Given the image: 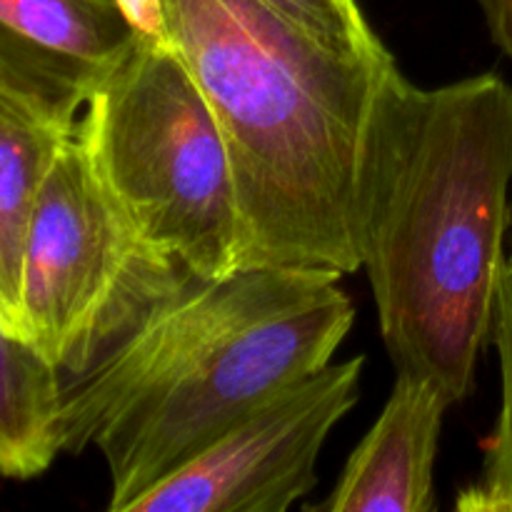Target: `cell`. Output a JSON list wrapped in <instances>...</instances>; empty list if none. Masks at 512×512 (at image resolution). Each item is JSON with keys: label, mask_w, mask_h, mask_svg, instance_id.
I'll list each match as a JSON object with an SVG mask.
<instances>
[{"label": "cell", "mask_w": 512, "mask_h": 512, "mask_svg": "<svg viewBox=\"0 0 512 512\" xmlns=\"http://www.w3.org/2000/svg\"><path fill=\"white\" fill-rule=\"evenodd\" d=\"M500 360V410L483 443V465L455 498L463 512H512V265H505L495 298L493 333Z\"/></svg>", "instance_id": "cell-11"}, {"label": "cell", "mask_w": 512, "mask_h": 512, "mask_svg": "<svg viewBox=\"0 0 512 512\" xmlns=\"http://www.w3.org/2000/svg\"><path fill=\"white\" fill-rule=\"evenodd\" d=\"M140 38L165 40V0H113Z\"/></svg>", "instance_id": "cell-13"}, {"label": "cell", "mask_w": 512, "mask_h": 512, "mask_svg": "<svg viewBox=\"0 0 512 512\" xmlns=\"http://www.w3.org/2000/svg\"><path fill=\"white\" fill-rule=\"evenodd\" d=\"M510 233H512V198H510ZM508 265H512V245H510V253H508Z\"/></svg>", "instance_id": "cell-15"}, {"label": "cell", "mask_w": 512, "mask_h": 512, "mask_svg": "<svg viewBox=\"0 0 512 512\" xmlns=\"http://www.w3.org/2000/svg\"><path fill=\"white\" fill-rule=\"evenodd\" d=\"M353 323L340 278L318 270L188 280L90 368L63 378V453L98 450L108 510L128 512L243 415L333 363Z\"/></svg>", "instance_id": "cell-2"}, {"label": "cell", "mask_w": 512, "mask_h": 512, "mask_svg": "<svg viewBox=\"0 0 512 512\" xmlns=\"http://www.w3.org/2000/svg\"><path fill=\"white\" fill-rule=\"evenodd\" d=\"M165 40L228 148L240 268L358 273V178L383 70L335 50L265 0H165Z\"/></svg>", "instance_id": "cell-3"}, {"label": "cell", "mask_w": 512, "mask_h": 512, "mask_svg": "<svg viewBox=\"0 0 512 512\" xmlns=\"http://www.w3.org/2000/svg\"><path fill=\"white\" fill-rule=\"evenodd\" d=\"M63 375L30 340L0 323V475L30 480L63 453Z\"/></svg>", "instance_id": "cell-9"}, {"label": "cell", "mask_w": 512, "mask_h": 512, "mask_svg": "<svg viewBox=\"0 0 512 512\" xmlns=\"http://www.w3.org/2000/svg\"><path fill=\"white\" fill-rule=\"evenodd\" d=\"M475 3L483 10L493 43L503 50V55L512 58V0H475Z\"/></svg>", "instance_id": "cell-14"}, {"label": "cell", "mask_w": 512, "mask_h": 512, "mask_svg": "<svg viewBox=\"0 0 512 512\" xmlns=\"http://www.w3.org/2000/svg\"><path fill=\"white\" fill-rule=\"evenodd\" d=\"M80 145L140 243L193 278L240 268V215L213 110L168 40L140 38L90 93Z\"/></svg>", "instance_id": "cell-4"}, {"label": "cell", "mask_w": 512, "mask_h": 512, "mask_svg": "<svg viewBox=\"0 0 512 512\" xmlns=\"http://www.w3.org/2000/svg\"><path fill=\"white\" fill-rule=\"evenodd\" d=\"M135 40L113 0H0V98L75 130Z\"/></svg>", "instance_id": "cell-7"}, {"label": "cell", "mask_w": 512, "mask_h": 512, "mask_svg": "<svg viewBox=\"0 0 512 512\" xmlns=\"http://www.w3.org/2000/svg\"><path fill=\"white\" fill-rule=\"evenodd\" d=\"M512 88L495 73L420 88L383 70L358 178L360 270L395 370L453 403L475 388L508 265Z\"/></svg>", "instance_id": "cell-1"}, {"label": "cell", "mask_w": 512, "mask_h": 512, "mask_svg": "<svg viewBox=\"0 0 512 512\" xmlns=\"http://www.w3.org/2000/svg\"><path fill=\"white\" fill-rule=\"evenodd\" d=\"M365 358L305 375L230 425L128 512H285L318 485V460L360 398Z\"/></svg>", "instance_id": "cell-6"}, {"label": "cell", "mask_w": 512, "mask_h": 512, "mask_svg": "<svg viewBox=\"0 0 512 512\" xmlns=\"http://www.w3.org/2000/svg\"><path fill=\"white\" fill-rule=\"evenodd\" d=\"M438 383L398 370L383 413L348 458L318 512L435 510V463L445 413L453 408Z\"/></svg>", "instance_id": "cell-8"}, {"label": "cell", "mask_w": 512, "mask_h": 512, "mask_svg": "<svg viewBox=\"0 0 512 512\" xmlns=\"http://www.w3.org/2000/svg\"><path fill=\"white\" fill-rule=\"evenodd\" d=\"M188 280L193 275L140 243L73 130L55 153L30 215L20 335L63 378H73Z\"/></svg>", "instance_id": "cell-5"}, {"label": "cell", "mask_w": 512, "mask_h": 512, "mask_svg": "<svg viewBox=\"0 0 512 512\" xmlns=\"http://www.w3.org/2000/svg\"><path fill=\"white\" fill-rule=\"evenodd\" d=\"M70 133L0 98V323L15 335H20V278L30 215L45 173Z\"/></svg>", "instance_id": "cell-10"}, {"label": "cell", "mask_w": 512, "mask_h": 512, "mask_svg": "<svg viewBox=\"0 0 512 512\" xmlns=\"http://www.w3.org/2000/svg\"><path fill=\"white\" fill-rule=\"evenodd\" d=\"M265 3L330 48L368 55V58L390 55L383 40L365 20L358 0H265Z\"/></svg>", "instance_id": "cell-12"}]
</instances>
